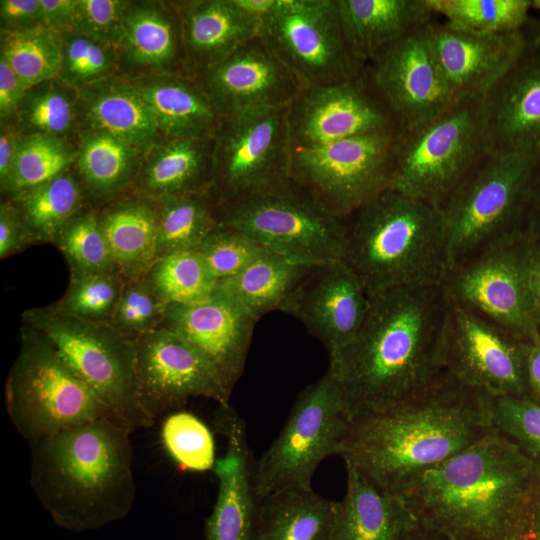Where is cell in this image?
Returning <instances> with one entry per match:
<instances>
[{"label":"cell","instance_id":"obj_1","mask_svg":"<svg viewBox=\"0 0 540 540\" xmlns=\"http://www.w3.org/2000/svg\"><path fill=\"white\" fill-rule=\"evenodd\" d=\"M491 401L444 371L410 396L354 418L338 456L382 492L400 496L494 430Z\"/></svg>","mask_w":540,"mask_h":540},{"label":"cell","instance_id":"obj_2","mask_svg":"<svg viewBox=\"0 0 540 540\" xmlns=\"http://www.w3.org/2000/svg\"><path fill=\"white\" fill-rule=\"evenodd\" d=\"M449 308L443 283L371 297L360 330L328 367L351 420L410 396L444 372Z\"/></svg>","mask_w":540,"mask_h":540},{"label":"cell","instance_id":"obj_3","mask_svg":"<svg viewBox=\"0 0 540 540\" xmlns=\"http://www.w3.org/2000/svg\"><path fill=\"white\" fill-rule=\"evenodd\" d=\"M540 467L497 430L428 470L399 496L452 540H519Z\"/></svg>","mask_w":540,"mask_h":540},{"label":"cell","instance_id":"obj_4","mask_svg":"<svg viewBox=\"0 0 540 540\" xmlns=\"http://www.w3.org/2000/svg\"><path fill=\"white\" fill-rule=\"evenodd\" d=\"M131 434L102 417L30 444L31 488L58 527L83 533L130 513L136 499Z\"/></svg>","mask_w":540,"mask_h":540},{"label":"cell","instance_id":"obj_5","mask_svg":"<svg viewBox=\"0 0 540 540\" xmlns=\"http://www.w3.org/2000/svg\"><path fill=\"white\" fill-rule=\"evenodd\" d=\"M341 220L343 259L370 297L443 282L448 259L439 206L390 188Z\"/></svg>","mask_w":540,"mask_h":540},{"label":"cell","instance_id":"obj_6","mask_svg":"<svg viewBox=\"0 0 540 540\" xmlns=\"http://www.w3.org/2000/svg\"><path fill=\"white\" fill-rule=\"evenodd\" d=\"M537 166V160L522 155L488 154L450 194L440 206L448 271L525 231Z\"/></svg>","mask_w":540,"mask_h":540},{"label":"cell","instance_id":"obj_7","mask_svg":"<svg viewBox=\"0 0 540 540\" xmlns=\"http://www.w3.org/2000/svg\"><path fill=\"white\" fill-rule=\"evenodd\" d=\"M8 417L30 444L110 413L39 330L20 327V347L5 382Z\"/></svg>","mask_w":540,"mask_h":540},{"label":"cell","instance_id":"obj_8","mask_svg":"<svg viewBox=\"0 0 540 540\" xmlns=\"http://www.w3.org/2000/svg\"><path fill=\"white\" fill-rule=\"evenodd\" d=\"M21 320L51 341L68 367L104 403L114 421L131 433L155 423L138 402L134 339L111 323L61 314L49 305L24 310Z\"/></svg>","mask_w":540,"mask_h":540},{"label":"cell","instance_id":"obj_9","mask_svg":"<svg viewBox=\"0 0 540 540\" xmlns=\"http://www.w3.org/2000/svg\"><path fill=\"white\" fill-rule=\"evenodd\" d=\"M488 154L483 98L460 101L399 131L391 188L440 207Z\"/></svg>","mask_w":540,"mask_h":540},{"label":"cell","instance_id":"obj_10","mask_svg":"<svg viewBox=\"0 0 540 540\" xmlns=\"http://www.w3.org/2000/svg\"><path fill=\"white\" fill-rule=\"evenodd\" d=\"M216 220L301 264L316 266L344 258L342 220L291 179L216 206Z\"/></svg>","mask_w":540,"mask_h":540},{"label":"cell","instance_id":"obj_11","mask_svg":"<svg viewBox=\"0 0 540 540\" xmlns=\"http://www.w3.org/2000/svg\"><path fill=\"white\" fill-rule=\"evenodd\" d=\"M351 421L341 387L327 369L300 393L280 433L254 465L257 501L284 489L312 488L315 470L338 455Z\"/></svg>","mask_w":540,"mask_h":540},{"label":"cell","instance_id":"obj_12","mask_svg":"<svg viewBox=\"0 0 540 540\" xmlns=\"http://www.w3.org/2000/svg\"><path fill=\"white\" fill-rule=\"evenodd\" d=\"M399 131L295 149L290 179L342 219L392 187Z\"/></svg>","mask_w":540,"mask_h":540},{"label":"cell","instance_id":"obj_13","mask_svg":"<svg viewBox=\"0 0 540 540\" xmlns=\"http://www.w3.org/2000/svg\"><path fill=\"white\" fill-rule=\"evenodd\" d=\"M260 36L305 86L350 79L361 67L341 29L336 0H272Z\"/></svg>","mask_w":540,"mask_h":540},{"label":"cell","instance_id":"obj_14","mask_svg":"<svg viewBox=\"0 0 540 540\" xmlns=\"http://www.w3.org/2000/svg\"><path fill=\"white\" fill-rule=\"evenodd\" d=\"M287 108L220 119L215 137L211 194L216 206L290 179L292 145Z\"/></svg>","mask_w":540,"mask_h":540},{"label":"cell","instance_id":"obj_15","mask_svg":"<svg viewBox=\"0 0 540 540\" xmlns=\"http://www.w3.org/2000/svg\"><path fill=\"white\" fill-rule=\"evenodd\" d=\"M533 241L526 231L483 250L450 269L443 286L450 299L527 339L536 329L528 271Z\"/></svg>","mask_w":540,"mask_h":540},{"label":"cell","instance_id":"obj_16","mask_svg":"<svg viewBox=\"0 0 540 540\" xmlns=\"http://www.w3.org/2000/svg\"><path fill=\"white\" fill-rule=\"evenodd\" d=\"M287 121L293 150L401 130L365 68L350 79L303 87Z\"/></svg>","mask_w":540,"mask_h":540},{"label":"cell","instance_id":"obj_17","mask_svg":"<svg viewBox=\"0 0 540 540\" xmlns=\"http://www.w3.org/2000/svg\"><path fill=\"white\" fill-rule=\"evenodd\" d=\"M527 339L450 299L443 369L492 397L525 396Z\"/></svg>","mask_w":540,"mask_h":540},{"label":"cell","instance_id":"obj_18","mask_svg":"<svg viewBox=\"0 0 540 540\" xmlns=\"http://www.w3.org/2000/svg\"><path fill=\"white\" fill-rule=\"evenodd\" d=\"M139 405L152 420L203 397L229 404L231 392L209 362L177 333L160 327L134 339Z\"/></svg>","mask_w":540,"mask_h":540},{"label":"cell","instance_id":"obj_19","mask_svg":"<svg viewBox=\"0 0 540 540\" xmlns=\"http://www.w3.org/2000/svg\"><path fill=\"white\" fill-rule=\"evenodd\" d=\"M428 25L388 46L364 67L401 130L431 121L458 103L434 55Z\"/></svg>","mask_w":540,"mask_h":540},{"label":"cell","instance_id":"obj_20","mask_svg":"<svg viewBox=\"0 0 540 540\" xmlns=\"http://www.w3.org/2000/svg\"><path fill=\"white\" fill-rule=\"evenodd\" d=\"M195 79L220 119L288 107L303 88L260 35L201 71Z\"/></svg>","mask_w":540,"mask_h":540},{"label":"cell","instance_id":"obj_21","mask_svg":"<svg viewBox=\"0 0 540 540\" xmlns=\"http://www.w3.org/2000/svg\"><path fill=\"white\" fill-rule=\"evenodd\" d=\"M371 297L344 259L314 266L285 312L300 321L334 361L360 330Z\"/></svg>","mask_w":540,"mask_h":540},{"label":"cell","instance_id":"obj_22","mask_svg":"<svg viewBox=\"0 0 540 540\" xmlns=\"http://www.w3.org/2000/svg\"><path fill=\"white\" fill-rule=\"evenodd\" d=\"M428 34L441 72L458 102L485 97L518 62L530 41L529 27L513 33L484 34L434 20L428 25Z\"/></svg>","mask_w":540,"mask_h":540},{"label":"cell","instance_id":"obj_23","mask_svg":"<svg viewBox=\"0 0 540 540\" xmlns=\"http://www.w3.org/2000/svg\"><path fill=\"white\" fill-rule=\"evenodd\" d=\"M257 320L217 288L204 301L170 304L162 327L184 338L232 393L242 376Z\"/></svg>","mask_w":540,"mask_h":540},{"label":"cell","instance_id":"obj_24","mask_svg":"<svg viewBox=\"0 0 540 540\" xmlns=\"http://www.w3.org/2000/svg\"><path fill=\"white\" fill-rule=\"evenodd\" d=\"M513 68L483 97L489 154L540 159V33Z\"/></svg>","mask_w":540,"mask_h":540},{"label":"cell","instance_id":"obj_25","mask_svg":"<svg viewBox=\"0 0 540 540\" xmlns=\"http://www.w3.org/2000/svg\"><path fill=\"white\" fill-rule=\"evenodd\" d=\"M213 425L225 438L226 451L213 469L218 492L206 519L205 540H253L258 501L244 420L224 404L218 405Z\"/></svg>","mask_w":540,"mask_h":540},{"label":"cell","instance_id":"obj_26","mask_svg":"<svg viewBox=\"0 0 540 540\" xmlns=\"http://www.w3.org/2000/svg\"><path fill=\"white\" fill-rule=\"evenodd\" d=\"M177 7L194 78L260 35L261 17L238 0H191Z\"/></svg>","mask_w":540,"mask_h":540},{"label":"cell","instance_id":"obj_27","mask_svg":"<svg viewBox=\"0 0 540 540\" xmlns=\"http://www.w3.org/2000/svg\"><path fill=\"white\" fill-rule=\"evenodd\" d=\"M336 5L347 47L361 67L434 20L425 0H336Z\"/></svg>","mask_w":540,"mask_h":540},{"label":"cell","instance_id":"obj_28","mask_svg":"<svg viewBox=\"0 0 540 540\" xmlns=\"http://www.w3.org/2000/svg\"><path fill=\"white\" fill-rule=\"evenodd\" d=\"M77 92L78 112L91 131L113 135L140 153L160 140L153 112L135 84L105 78Z\"/></svg>","mask_w":540,"mask_h":540},{"label":"cell","instance_id":"obj_29","mask_svg":"<svg viewBox=\"0 0 540 540\" xmlns=\"http://www.w3.org/2000/svg\"><path fill=\"white\" fill-rule=\"evenodd\" d=\"M215 137L166 140L141 165L131 192L153 199L211 191Z\"/></svg>","mask_w":540,"mask_h":540},{"label":"cell","instance_id":"obj_30","mask_svg":"<svg viewBox=\"0 0 540 540\" xmlns=\"http://www.w3.org/2000/svg\"><path fill=\"white\" fill-rule=\"evenodd\" d=\"M331 540H399L417 522L399 496L376 488L351 464Z\"/></svg>","mask_w":540,"mask_h":540},{"label":"cell","instance_id":"obj_31","mask_svg":"<svg viewBox=\"0 0 540 540\" xmlns=\"http://www.w3.org/2000/svg\"><path fill=\"white\" fill-rule=\"evenodd\" d=\"M120 47L132 64L191 76L177 4L170 9L159 3H130Z\"/></svg>","mask_w":540,"mask_h":540},{"label":"cell","instance_id":"obj_32","mask_svg":"<svg viewBox=\"0 0 540 540\" xmlns=\"http://www.w3.org/2000/svg\"><path fill=\"white\" fill-rule=\"evenodd\" d=\"M98 211L116 269L124 280L140 278L157 257L155 199L130 192Z\"/></svg>","mask_w":540,"mask_h":540},{"label":"cell","instance_id":"obj_33","mask_svg":"<svg viewBox=\"0 0 540 540\" xmlns=\"http://www.w3.org/2000/svg\"><path fill=\"white\" fill-rule=\"evenodd\" d=\"M135 85L149 104L165 140L215 135L220 118L194 77L165 73Z\"/></svg>","mask_w":540,"mask_h":540},{"label":"cell","instance_id":"obj_34","mask_svg":"<svg viewBox=\"0 0 540 540\" xmlns=\"http://www.w3.org/2000/svg\"><path fill=\"white\" fill-rule=\"evenodd\" d=\"M338 501L312 488H289L257 503L253 540H331Z\"/></svg>","mask_w":540,"mask_h":540},{"label":"cell","instance_id":"obj_35","mask_svg":"<svg viewBox=\"0 0 540 540\" xmlns=\"http://www.w3.org/2000/svg\"><path fill=\"white\" fill-rule=\"evenodd\" d=\"M313 267L269 252L238 275L218 282L216 288L258 321L270 312H285Z\"/></svg>","mask_w":540,"mask_h":540},{"label":"cell","instance_id":"obj_36","mask_svg":"<svg viewBox=\"0 0 540 540\" xmlns=\"http://www.w3.org/2000/svg\"><path fill=\"white\" fill-rule=\"evenodd\" d=\"M141 153L123 140L88 131L77 152V170L88 201L106 204L132 191Z\"/></svg>","mask_w":540,"mask_h":540},{"label":"cell","instance_id":"obj_37","mask_svg":"<svg viewBox=\"0 0 540 540\" xmlns=\"http://www.w3.org/2000/svg\"><path fill=\"white\" fill-rule=\"evenodd\" d=\"M8 200L18 209L33 245L53 243L61 228L88 205L79 177L71 170Z\"/></svg>","mask_w":540,"mask_h":540},{"label":"cell","instance_id":"obj_38","mask_svg":"<svg viewBox=\"0 0 540 540\" xmlns=\"http://www.w3.org/2000/svg\"><path fill=\"white\" fill-rule=\"evenodd\" d=\"M156 201L157 257L195 251L217 224L209 192L165 196Z\"/></svg>","mask_w":540,"mask_h":540},{"label":"cell","instance_id":"obj_39","mask_svg":"<svg viewBox=\"0 0 540 540\" xmlns=\"http://www.w3.org/2000/svg\"><path fill=\"white\" fill-rule=\"evenodd\" d=\"M434 16L469 32L513 33L533 21L532 0H425Z\"/></svg>","mask_w":540,"mask_h":540},{"label":"cell","instance_id":"obj_40","mask_svg":"<svg viewBox=\"0 0 540 540\" xmlns=\"http://www.w3.org/2000/svg\"><path fill=\"white\" fill-rule=\"evenodd\" d=\"M144 277L168 305L204 301L214 293L218 284L196 250L156 258Z\"/></svg>","mask_w":540,"mask_h":540},{"label":"cell","instance_id":"obj_41","mask_svg":"<svg viewBox=\"0 0 540 540\" xmlns=\"http://www.w3.org/2000/svg\"><path fill=\"white\" fill-rule=\"evenodd\" d=\"M64 138L23 135L2 193L5 199L35 188L70 170L77 157Z\"/></svg>","mask_w":540,"mask_h":540},{"label":"cell","instance_id":"obj_42","mask_svg":"<svg viewBox=\"0 0 540 540\" xmlns=\"http://www.w3.org/2000/svg\"><path fill=\"white\" fill-rule=\"evenodd\" d=\"M78 114V92L56 78L29 88L15 116L24 135L64 138Z\"/></svg>","mask_w":540,"mask_h":540},{"label":"cell","instance_id":"obj_43","mask_svg":"<svg viewBox=\"0 0 540 540\" xmlns=\"http://www.w3.org/2000/svg\"><path fill=\"white\" fill-rule=\"evenodd\" d=\"M0 56L32 87L58 78L62 36L46 26L23 32L1 33Z\"/></svg>","mask_w":540,"mask_h":540},{"label":"cell","instance_id":"obj_44","mask_svg":"<svg viewBox=\"0 0 540 540\" xmlns=\"http://www.w3.org/2000/svg\"><path fill=\"white\" fill-rule=\"evenodd\" d=\"M65 257L70 276L115 270L98 209L85 206L58 232L53 243Z\"/></svg>","mask_w":540,"mask_h":540},{"label":"cell","instance_id":"obj_45","mask_svg":"<svg viewBox=\"0 0 540 540\" xmlns=\"http://www.w3.org/2000/svg\"><path fill=\"white\" fill-rule=\"evenodd\" d=\"M124 283L117 269L70 276L64 295L49 307L82 320L111 323Z\"/></svg>","mask_w":540,"mask_h":540},{"label":"cell","instance_id":"obj_46","mask_svg":"<svg viewBox=\"0 0 540 540\" xmlns=\"http://www.w3.org/2000/svg\"><path fill=\"white\" fill-rule=\"evenodd\" d=\"M161 441L171 459L192 472L213 470L215 442L209 427L187 411H173L161 426Z\"/></svg>","mask_w":540,"mask_h":540},{"label":"cell","instance_id":"obj_47","mask_svg":"<svg viewBox=\"0 0 540 540\" xmlns=\"http://www.w3.org/2000/svg\"><path fill=\"white\" fill-rule=\"evenodd\" d=\"M215 279H230L270 251L245 232L217 223L196 250Z\"/></svg>","mask_w":540,"mask_h":540},{"label":"cell","instance_id":"obj_48","mask_svg":"<svg viewBox=\"0 0 540 540\" xmlns=\"http://www.w3.org/2000/svg\"><path fill=\"white\" fill-rule=\"evenodd\" d=\"M61 36L62 82L77 90L107 78L116 61L114 48L74 31Z\"/></svg>","mask_w":540,"mask_h":540},{"label":"cell","instance_id":"obj_49","mask_svg":"<svg viewBox=\"0 0 540 540\" xmlns=\"http://www.w3.org/2000/svg\"><path fill=\"white\" fill-rule=\"evenodd\" d=\"M492 426L540 467V406L525 396L491 401Z\"/></svg>","mask_w":540,"mask_h":540},{"label":"cell","instance_id":"obj_50","mask_svg":"<svg viewBox=\"0 0 540 540\" xmlns=\"http://www.w3.org/2000/svg\"><path fill=\"white\" fill-rule=\"evenodd\" d=\"M167 307L144 275L136 280H125L111 324L135 339L162 327Z\"/></svg>","mask_w":540,"mask_h":540},{"label":"cell","instance_id":"obj_51","mask_svg":"<svg viewBox=\"0 0 540 540\" xmlns=\"http://www.w3.org/2000/svg\"><path fill=\"white\" fill-rule=\"evenodd\" d=\"M130 3L78 0L73 31L116 49L120 47L124 16Z\"/></svg>","mask_w":540,"mask_h":540},{"label":"cell","instance_id":"obj_52","mask_svg":"<svg viewBox=\"0 0 540 540\" xmlns=\"http://www.w3.org/2000/svg\"><path fill=\"white\" fill-rule=\"evenodd\" d=\"M32 245L18 209L12 201L5 199L0 205V259L20 253Z\"/></svg>","mask_w":540,"mask_h":540},{"label":"cell","instance_id":"obj_53","mask_svg":"<svg viewBox=\"0 0 540 540\" xmlns=\"http://www.w3.org/2000/svg\"><path fill=\"white\" fill-rule=\"evenodd\" d=\"M45 26L40 0H1V33H16Z\"/></svg>","mask_w":540,"mask_h":540},{"label":"cell","instance_id":"obj_54","mask_svg":"<svg viewBox=\"0 0 540 540\" xmlns=\"http://www.w3.org/2000/svg\"><path fill=\"white\" fill-rule=\"evenodd\" d=\"M29 87L0 56V118L10 120L26 95Z\"/></svg>","mask_w":540,"mask_h":540},{"label":"cell","instance_id":"obj_55","mask_svg":"<svg viewBox=\"0 0 540 540\" xmlns=\"http://www.w3.org/2000/svg\"><path fill=\"white\" fill-rule=\"evenodd\" d=\"M78 0H40L45 26L64 34L73 31Z\"/></svg>","mask_w":540,"mask_h":540},{"label":"cell","instance_id":"obj_56","mask_svg":"<svg viewBox=\"0 0 540 540\" xmlns=\"http://www.w3.org/2000/svg\"><path fill=\"white\" fill-rule=\"evenodd\" d=\"M525 397L540 406V330L534 329L526 342Z\"/></svg>","mask_w":540,"mask_h":540},{"label":"cell","instance_id":"obj_57","mask_svg":"<svg viewBox=\"0 0 540 540\" xmlns=\"http://www.w3.org/2000/svg\"><path fill=\"white\" fill-rule=\"evenodd\" d=\"M23 132L18 125H13L6 121H1L0 128V186L4 190L11 172Z\"/></svg>","mask_w":540,"mask_h":540},{"label":"cell","instance_id":"obj_58","mask_svg":"<svg viewBox=\"0 0 540 540\" xmlns=\"http://www.w3.org/2000/svg\"><path fill=\"white\" fill-rule=\"evenodd\" d=\"M528 286L533 320L540 330V245L534 242L529 261Z\"/></svg>","mask_w":540,"mask_h":540},{"label":"cell","instance_id":"obj_59","mask_svg":"<svg viewBox=\"0 0 540 540\" xmlns=\"http://www.w3.org/2000/svg\"><path fill=\"white\" fill-rule=\"evenodd\" d=\"M519 540H540V484L524 512Z\"/></svg>","mask_w":540,"mask_h":540},{"label":"cell","instance_id":"obj_60","mask_svg":"<svg viewBox=\"0 0 540 540\" xmlns=\"http://www.w3.org/2000/svg\"><path fill=\"white\" fill-rule=\"evenodd\" d=\"M525 231L536 244L540 245V183L538 182L526 218Z\"/></svg>","mask_w":540,"mask_h":540},{"label":"cell","instance_id":"obj_61","mask_svg":"<svg viewBox=\"0 0 540 540\" xmlns=\"http://www.w3.org/2000/svg\"><path fill=\"white\" fill-rule=\"evenodd\" d=\"M399 540H452L451 538L416 523Z\"/></svg>","mask_w":540,"mask_h":540},{"label":"cell","instance_id":"obj_62","mask_svg":"<svg viewBox=\"0 0 540 540\" xmlns=\"http://www.w3.org/2000/svg\"><path fill=\"white\" fill-rule=\"evenodd\" d=\"M532 10L538 14L537 20L540 22V0H532Z\"/></svg>","mask_w":540,"mask_h":540},{"label":"cell","instance_id":"obj_63","mask_svg":"<svg viewBox=\"0 0 540 540\" xmlns=\"http://www.w3.org/2000/svg\"><path fill=\"white\" fill-rule=\"evenodd\" d=\"M531 26L533 29H535L538 33H540V22L537 19H533Z\"/></svg>","mask_w":540,"mask_h":540},{"label":"cell","instance_id":"obj_64","mask_svg":"<svg viewBox=\"0 0 540 540\" xmlns=\"http://www.w3.org/2000/svg\"><path fill=\"white\" fill-rule=\"evenodd\" d=\"M537 173H538V182L540 183V159L538 161Z\"/></svg>","mask_w":540,"mask_h":540}]
</instances>
